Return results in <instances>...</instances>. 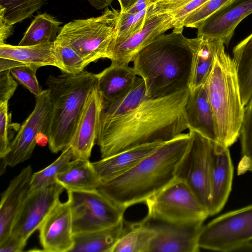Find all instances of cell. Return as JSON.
<instances>
[{
    "instance_id": "cell-1",
    "label": "cell",
    "mask_w": 252,
    "mask_h": 252,
    "mask_svg": "<svg viewBox=\"0 0 252 252\" xmlns=\"http://www.w3.org/2000/svg\"><path fill=\"white\" fill-rule=\"evenodd\" d=\"M189 88L165 96L146 98L120 117L99 123L96 144L101 158L133 147L169 141L188 129L185 107Z\"/></svg>"
},
{
    "instance_id": "cell-2",
    "label": "cell",
    "mask_w": 252,
    "mask_h": 252,
    "mask_svg": "<svg viewBox=\"0 0 252 252\" xmlns=\"http://www.w3.org/2000/svg\"><path fill=\"white\" fill-rule=\"evenodd\" d=\"M198 39L173 31L159 35L137 54L132 67L145 82L147 98L165 96L189 88Z\"/></svg>"
},
{
    "instance_id": "cell-3",
    "label": "cell",
    "mask_w": 252,
    "mask_h": 252,
    "mask_svg": "<svg viewBox=\"0 0 252 252\" xmlns=\"http://www.w3.org/2000/svg\"><path fill=\"white\" fill-rule=\"evenodd\" d=\"M189 141V132L180 134L126 172L100 182L97 189L125 210L145 202L176 179L177 167Z\"/></svg>"
},
{
    "instance_id": "cell-4",
    "label": "cell",
    "mask_w": 252,
    "mask_h": 252,
    "mask_svg": "<svg viewBox=\"0 0 252 252\" xmlns=\"http://www.w3.org/2000/svg\"><path fill=\"white\" fill-rule=\"evenodd\" d=\"M52 111L47 132L53 153L70 145L89 94L97 85L96 74L83 71L78 74L50 75L46 81Z\"/></svg>"
},
{
    "instance_id": "cell-5",
    "label": "cell",
    "mask_w": 252,
    "mask_h": 252,
    "mask_svg": "<svg viewBox=\"0 0 252 252\" xmlns=\"http://www.w3.org/2000/svg\"><path fill=\"white\" fill-rule=\"evenodd\" d=\"M215 120L219 142L229 148L239 138L243 104L236 64L222 45L205 84Z\"/></svg>"
},
{
    "instance_id": "cell-6",
    "label": "cell",
    "mask_w": 252,
    "mask_h": 252,
    "mask_svg": "<svg viewBox=\"0 0 252 252\" xmlns=\"http://www.w3.org/2000/svg\"><path fill=\"white\" fill-rule=\"evenodd\" d=\"M120 14V10L107 7L98 17L74 20L60 29L57 38L70 45L88 65L108 59Z\"/></svg>"
},
{
    "instance_id": "cell-7",
    "label": "cell",
    "mask_w": 252,
    "mask_h": 252,
    "mask_svg": "<svg viewBox=\"0 0 252 252\" xmlns=\"http://www.w3.org/2000/svg\"><path fill=\"white\" fill-rule=\"evenodd\" d=\"M147 218L172 222L204 221L209 211L183 180L175 179L147 199Z\"/></svg>"
},
{
    "instance_id": "cell-8",
    "label": "cell",
    "mask_w": 252,
    "mask_h": 252,
    "mask_svg": "<svg viewBox=\"0 0 252 252\" xmlns=\"http://www.w3.org/2000/svg\"><path fill=\"white\" fill-rule=\"evenodd\" d=\"M67 195L70 202L73 235L110 227L124 219L125 210L97 189L67 190Z\"/></svg>"
},
{
    "instance_id": "cell-9",
    "label": "cell",
    "mask_w": 252,
    "mask_h": 252,
    "mask_svg": "<svg viewBox=\"0 0 252 252\" xmlns=\"http://www.w3.org/2000/svg\"><path fill=\"white\" fill-rule=\"evenodd\" d=\"M252 241V204L223 214L203 225L198 240L200 248L234 252Z\"/></svg>"
},
{
    "instance_id": "cell-10",
    "label": "cell",
    "mask_w": 252,
    "mask_h": 252,
    "mask_svg": "<svg viewBox=\"0 0 252 252\" xmlns=\"http://www.w3.org/2000/svg\"><path fill=\"white\" fill-rule=\"evenodd\" d=\"M189 145L177 167L176 179L185 182L209 210L212 155L215 141L194 130L189 129Z\"/></svg>"
},
{
    "instance_id": "cell-11",
    "label": "cell",
    "mask_w": 252,
    "mask_h": 252,
    "mask_svg": "<svg viewBox=\"0 0 252 252\" xmlns=\"http://www.w3.org/2000/svg\"><path fill=\"white\" fill-rule=\"evenodd\" d=\"M52 101L48 89L36 97L33 111L20 126L14 138L11 141L9 149L1 159L3 167H14L29 159L40 133L47 134L52 111Z\"/></svg>"
},
{
    "instance_id": "cell-12",
    "label": "cell",
    "mask_w": 252,
    "mask_h": 252,
    "mask_svg": "<svg viewBox=\"0 0 252 252\" xmlns=\"http://www.w3.org/2000/svg\"><path fill=\"white\" fill-rule=\"evenodd\" d=\"M64 188L55 183L29 191L13 223L10 234L25 243L49 213Z\"/></svg>"
},
{
    "instance_id": "cell-13",
    "label": "cell",
    "mask_w": 252,
    "mask_h": 252,
    "mask_svg": "<svg viewBox=\"0 0 252 252\" xmlns=\"http://www.w3.org/2000/svg\"><path fill=\"white\" fill-rule=\"evenodd\" d=\"M157 233L148 252H197L203 221L172 222L145 217L141 221Z\"/></svg>"
},
{
    "instance_id": "cell-14",
    "label": "cell",
    "mask_w": 252,
    "mask_h": 252,
    "mask_svg": "<svg viewBox=\"0 0 252 252\" xmlns=\"http://www.w3.org/2000/svg\"><path fill=\"white\" fill-rule=\"evenodd\" d=\"M43 251L70 252L74 245L70 202L59 200L38 229Z\"/></svg>"
},
{
    "instance_id": "cell-15",
    "label": "cell",
    "mask_w": 252,
    "mask_h": 252,
    "mask_svg": "<svg viewBox=\"0 0 252 252\" xmlns=\"http://www.w3.org/2000/svg\"><path fill=\"white\" fill-rule=\"evenodd\" d=\"M103 101L97 85L88 95L70 145L73 159H89L97 137Z\"/></svg>"
},
{
    "instance_id": "cell-16",
    "label": "cell",
    "mask_w": 252,
    "mask_h": 252,
    "mask_svg": "<svg viewBox=\"0 0 252 252\" xmlns=\"http://www.w3.org/2000/svg\"><path fill=\"white\" fill-rule=\"evenodd\" d=\"M252 13V0H233L204 21L197 36L218 37L228 47L239 24Z\"/></svg>"
},
{
    "instance_id": "cell-17",
    "label": "cell",
    "mask_w": 252,
    "mask_h": 252,
    "mask_svg": "<svg viewBox=\"0 0 252 252\" xmlns=\"http://www.w3.org/2000/svg\"><path fill=\"white\" fill-rule=\"evenodd\" d=\"M233 176V166L228 148L214 142L212 155L209 216L218 214L225 205L231 190Z\"/></svg>"
},
{
    "instance_id": "cell-18",
    "label": "cell",
    "mask_w": 252,
    "mask_h": 252,
    "mask_svg": "<svg viewBox=\"0 0 252 252\" xmlns=\"http://www.w3.org/2000/svg\"><path fill=\"white\" fill-rule=\"evenodd\" d=\"M172 28V18L169 15L153 17L141 31L116 45L108 59L111 63L128 65L141 50L156 37Z\"/></svg>"
},
{
    "instance_id": "cell-19",
    "label": "cell",
    "mask_w": 252,
    "mask_h": 252,
    "mask_svg": "<svg viewBox=\"0 0 252 252\" xmlns=\"http://www.w3.org/2000/svg\"><path fill=\"white\" fill-rule=\"evenodd\" d=\"M32 174L30 165L25 167L1 194L0 242L10 234L15 220L29 192Z\"/></svg>"
},
{
    "instance_id": "cell-20",
    "label": "cell",
    "mask_w": 252,
    "mask_h": 252,
    "mask_svg": "<svg viewBox=\"0 0 252 252\" xmlns=\"http://www.w3.org/2000/svg\"><path fill=\"white\" fill-rule=\"evenodd\" d=\"M165 142L158 141L139 145L92 162V165L100 182H105L129 171Z\"/></svg>"
},
{
    "instance_id": "cell-21",
    "label": "cell",
    "mask_w": 252,
    "mask_h": 252,
    "mask_svg": "<svg viewBox=\"0 0 252 252\" xmlns=\"http://www.w3.org/2000/svg\"><path fill=\"white\" fill-rule=\"evenodd\" d=\"M185 114L188 129L194 130L219 142L214 116L204 84L190 91Z\"/></svg>"
},
{
    "instance_id": "cell-22",
    "label": "cell",
    "mask_w": 252,
    "mask_h": 252,
    "mask_svg": "<svg viewBox=\"0 0 252 252\" xmlns=\"http://www.w3.org/2000/svg\"><path fill=\"white\" fill-rule=\"evenodd\" d=\"M0 58L39 67L54 66L62 70L54 42L26 46L1 43L0 44Z\"/></svg>"
},
{
    "instance_id": "cell-23",
    "label": "cell",
    "mask_w": 252,
    "mask_h": 252,
    "mask_svg": "<svg viewBox=\"0 0 252 252\" xmlns=\"http://www.w3.org/2000/svg\"><path fill=\"white\" fill-rule=\"evenodd\" d=\"M197 36L198 39L193 56L189 84L190 92L205 84L213 66L216 54L224 44L218 37Z\"/></svg>"
},
{
    "instance_id": "cell-24",
    "label": "cell",
    "mask_w": 252,
    "mask_h": 252,
    "mask_svg": "<svg viewBox=\"0 0 252 252\" xmlns=\"http://www.w3.org/2000/svg\"><path fill=\"white\" fill-rule=\"evenodd\" d=\"M56 182L71 191L96 190L100 181L89 159H73L57 175Z\"/></svg>"
},
{
    "instance_id": "cell-25",
    "label": "cell",
    "mask_w": 252,
    "mask_h": 252,
    "mask_svg": "<svg viewBox=\"0 0 252 252\" xmlns=\"http://www.w3.org/2000/svg\"><path fill=\"white\" fill-rule=\"evenodd\" d=\"M96 74L97 88L106 101L113 100L124 93L137 77L132 67L115 63H111Z\"/></svg>"
},
{
    "instance_id": "cell-26",
    "label": "cell",
    "mask_w": 252,
    "mask_h": 252,
    "mask_svg": "<svg viewBox=\"0 0 252 252\" xmlns=\"http://www.w3.org/2000/svg\"><path fill=\"white\" fill-rule=\"evenodd\" d=\"M123 219L118 224L103 229L73 235L70 252H112L125 229Z\"/></svg>"
},
{
    "instance_id": "cell-27",
    "label": "cell",
    "mask_w": 252,
    "mask_h": 252,
    "mask_svg": "<svg viewBox=\"0 0 252 252\" xmlns=\"http://www.w3.org/2000/svg\"><path fill=\"white\" fill-rule=\"evenodd\" d=\"M144 80L137 77L133 85L116 98L104 100L100 114L99 123L105 122L133 110L147 97Z\"/></svg>"
},
{
    "instance_id": "cell-28",
    "label": "cell",
    "mask_w": 252,
    "mask_h": 252,
    "mask_svg": "<svg viewBox=\"0 0 252 252\" xmlns=\"http://www.w3.org/2000/svg\"><path fill=\"white\" fill-rule=\"evenodd\" d=\"M208 0H155L149 7L148 18L168 14L172 18L173 31L182 32L185 19Z\"/></svg>"
},
{
    "instance_id": "cell-29",
    "label": "cell",
    "mask_w": 252,
    "mask_h": 252,
    "mask_svg": "<svg viewBox=\"0 0 252 252\" xmlns=\"http://www.w3.org/2000/svg\"><path fill=\"white\" fill-rule=\"evenodd\" d=\"M232 54L242 100L245 106L252 95V33L234 47Z\"/></svg>"
},
{
    "instance_id": "cell-30",
    "label": "cell",
    "mask_w": 252,
    "mask_h": 252,
    "mask_svg": "<svg viewBox=\"0 0 252 252\" xmlns=\"http://www.w3.org/2000/svg\"><path fill=\"white\" fill-rule=\"evenodd\" d=\"M157 232L142 221L128 224L112 252H148Z\"/></svg>"
},
{
    "instance_id": "cell-31",
    "label": "cell",
    "mask_w": 252,
    "mask_h": 252,
    "mask_svg": "<svg viewBox=\"0 0 252 252\" xmlns=\"http://www.w3.org/2000/svg\"><path fill=\"white\" fill-rule=\"evenodd\" d=\"M61 22L46 13L37 15L18 44L22 46L54 42Z\"/></svg>"
},
{
    "instance_id": "cell-32",
    "label": "cell",
    "mask_w": 252,
    "mask_h": 252,
    "mask_svg": "<svg viewBox=\"0 0 252 252\" xmlns=\"http://www.w3.org/2000/svg\"><path fill=\"white\" fill-rule=\"evenodd\" d=\"M49 0H0V21L14 25L31 17Z\"/></svg>"
},
{
    "instance_id": "cell-33",
    "label": "cell",
    "mask_w": 252,
    "mask_h": 252,
    "mask_svg": "<svg viewBox=\"0 0 252 252\" xmlns=\"http://www.w3.org/2000/svg\"><path fill=\"white\" fill-rule=\"evenodd\" d=\"M241 158L238 166V174L252 172V95L245 106L244 118L240 135Z\"/></svg>"
},
{
    "instance_id": "cell-34",
    "label": "cell",
    "mask_w": 252,
    "mask_h": 252,
    "mask_svg": "<svg viewBox=\"0 0 252 252\" xmlns=\"http://www.w3.org/2000/svg\"><path fill=\"white\" fill-rule=\"evenodd\" d=\"M73 159V152L69 146L63 150L60 156L51 164L32 174L29 191L40 189L56 183L57 175Z\"/></svg>"
},
{
    "instance_id": "cell-35",
    "label": "cell",
    "mask_w": 252,
    "mask_h": 252,
    "mask_svg": "<svg viewBox=\"0 0 252 252\" xmlns=\"http://www.w3.org/2000/svg\"><path fill=\"white\" fill-rule=\"evenodd\" d=\"M149 7L138 13H128L120 12L117 23L116 37L112 44L109 55L116 45L143 29L147 22L150 20L148 18Z\"/></svg>"
},
{
    "instance_id": "cell-36",
    "label": "cell",
    "mask_w": 252,
    "mask_h": 252,
    "mask_svg": "<svg viewBox=\"0 0 252 252\" xmlns=\"http://www.w3.org/2000/svg\"><path fill=\"white\" fill-rule=\"evenodd\" d=\"M54 44L63 73L75 75L84 71L88 64L70 45L58 38Z\"/></svg>"
},
{
    "instance_id": "cell-37",
    "label": "cell",
    "mask_w": 252,
    "mask_h": 252,
    "mask_svg": "<svg viewBox=\"0 0 252 252\" xmlns=\"http://www.w3.org/2000/svg\"><path fill=\"white\" fill-rule=\"evenodd\" d=\"M232 0H209L185 19L183 27L198 29L207 18Z\"/></svg>"
},
{
    "instance_id": "cell-38",
    "label": "cell",
    "mask_w": 252,
    "mask_h": 252,
    "mask_svg": "<svg viewBox=\"0 0 252 252\" xmlns=\"http://www.w3.org/2000/svg\"><path fill=\"white\" fill-rule=\"evenodd\" d=\"M39 67L31 65H23L10 69L11 75L35 97L43 91L39 84L36 72Z\"/></svg>"
},
{
    "instance_id": "cell-39",
    "label": "cell",
    "mask_w": 252,
    "mask_h": 252,
    "mask_svg": "<svg viewBox=\"0 0 252 252\" xmlns=\"http://www.w3.org/2000/svg\"><path fill=\"white\" fill-rule=\"evenodd\" d=\"M8 101L0 103V158H3L8 153L11 141L9 129L11 116L8 113Z\"/></svg>"
},
{
    "instance_id": "cell-40",
    "label": "cell",
    "mask_w": 252,
    "mask_h": 252,
    "mask_svg": "<svg viewBox=\"0 0 252 252\" xmlns=\"http://www.w3.org/2000/svg\"><path fill=\"white\" fill-rule=\"evenodd\" d=\"M17 82L13 79L10 70L0 71V103L8 101L17 88Z\"/></svg>"
},
{
    "instance_id": "cell-41",
    "label": "cell",
    "mask_w": 252,
    "mask_h": 252,
    "mask_svg": "<svg viewBox=\"0 0 252 252\" xmlns=\"http://www.w3.org/2000/svg\"><path fill=\"white\" fill-rule=\"evenodd\" d=\"M26 243L10 234L0 242V252H20L23 250Z\"/></svg>"
},
{
    "instance_id": "cell-42",
    "label": "cell",
    "mask_w": 252,
    "mask_h": 252,
    "mask_svg": "<svg viewBox=\"0 0 252 252\" xmlns=\"http://www.w3.org/2000/svg\"><path fill=\"white\" fill-rule=\"evenodd\" d=\"M152 1V0H136L125 13H135L142 12L149 7Z\"/></svg>"
},
{
    "instance_id": "cell-43",
    "label": "cell",
    "mask_w": 252,
    "mask_h": 252,
    "mask_svg": "<svg viewBox=\"0 0 252 252\" xmlns=\"http://www.w3.org/2000/svg\"><path fill=\"white\" fill-rule=\"evenodd\" d=\"M13 25H10L0 21V44L4 43L5 40L12 34Z\"/></svg>"
},
{
    "instance_id": "cell-44",
    "label": "cell",
    "mask_w": 252,
    "mask_h": 252,
    "mask_svg": "<svg viewBox=\"0 0 252 252\" xmlns=\"http://www.w3.org/2000/svg\"><path fill=\"white\" fill-rule=\"evenodd\" d=\"M25 64H26L13 60L0 58V71L10 70L14 67Z\"/></svg>"
},
{
    "instance_id": "cell-45",
    "label": "cell",
    "mask_w": 252,
    "mask_h": 252,
    "mask_svg": "<svg viewBox=\"0 0 252 252\" xmlns=\"http://www.w3.org/2000/svg\"><path fill=\"white\" fill-rule=\"evenodd\" d=\"M90 4L96 9L107 8L114 0H87Z\"/></svg>"
},
{
    "instance_id": "cell-46",
    "label": "cell",
    "mask_w": 252,
    "mask_h": 252,
    "mask_svg": "<svg viewBox=\"0 0 252 252\" xmlns=\"http://www.w3.org/2000/svg\"><path fill=\"white\" fill-rule=\"evenodd\" d=\"M121 7L120 12L125 13L134 3L136 0H118Z\"/></svg>"
},
{
    "instance_id": "cell-47",
    "label": "cell",
    "mask_w": 252,
    "mask_h": 252,
    "mask_svg": "<svg viewBox=\"0 0 252 252\" xmlns=\"http://www.w3.org/2000/svg\"><path fill=\"white\" fill-rule=\"evenodd\" d=\"M234 252H252V241L248 242L237 248Z\"/></svg>"
},
{
    "instance_id": "cell-48",
    "label": "cell",
    "mask_w": 252,
    "mask_h": 252,
    "mask_svg": "<svg viewBox=\"0 0 252 252\" xmlns=\"http://www.w3.org/2000/svg\"><path fill=\"white\" fill-rule=\"evenodd\" d=\"M154 0H152L153 1H154Z\"/></svg>"
}]
</instances>
